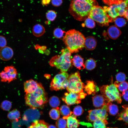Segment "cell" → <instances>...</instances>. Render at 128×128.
I'll use <instances>...</instances> for the list:
<instances>
[{"label": "cell", "instance_id": "30bf717a", "mask_svg": "<svg viewBox=\"0 0 128 128\" xmlns=\"http://www.w3.org/2000/svg\"><path fill=\"white\" fill-rule=\"evenodd\" d=\"M108 105H105L101 108L89 110L88 114L86 117L87 120L91 122H93L99 119L107 120L108 116Z\"/></svg>", "mask_w": 128, "mask_h": 128}, {"label": "cell", "instance_id": "d4e9b609", "mask_svg": "<svg viewBox=\"0 0 128 128\" xmlns=\"http://www.w3.org/2000/svg\"><path fill=\"white\" fill-rule=\"evenodd\" d=\"M119 112L118 106L116 105L112 104L110 102L108 105V112L110 114L114 116L117 114Z\"/></svg>", "mask_w": 128, "mask_h": 128}, {"label": "cell", "instance_id": "44dd1931", "mask_svg": "<svg viewBox=\"0 0 128 128\" xmlns=\"http://www.w3.org/2000/svg\"><path fill=\"white\" fill-rule=\"evenodd\" d=\"M45 30L44 27L39 24H37L33 27L32 32L35 37H39L43 35L44 33Z\"/></svg>", "mask_w": 128, "mask_h": 128}, {"label": "cell", "instance_id": "d590c367", "mask_svg": "<svg viewBox=\"0 0 128 128\" xmlns=\"http://www.w3.org/2000/svg\"><path fill=\"white\" fill-rule=\"evenodd\" d=\"M85 20L84 24L86 27L90 28H93L95 27V23L92 19L88 17Z\"/></svg>", "mask_w": 128, "mask_h": 128}, {"label": "cell", "instance_id": "cb8c5ba5", "mask_svg": "<svg viewBox=\"0 0 128 128\" xmlns=\"http://www.w3.org/2000/svg\"><path fill=\"white\" fill-rule=\"evenodd\" d=\"M59 110L60 114L63 117H68L73 114V112L71 111L69 107L66 105H62Z\"/></svg>", "mask_w": 128, "mask_h": 128}, {"label": "cell", "instance_id": "2e32d148", "mask_svg": "<svg viewBox=\"0 0 128 128\" xmlns=\"http://www.w3.org/2000/svg\"><path fill=\"white\" fill-rule=\"evenodd\" d=\"M86 83L84 89L88 95H94L99 91V88L93 81H87Z\"/></svg>", "mask_w": 128, "mask_h": 128}, {"label": "cell", "instance_id": "f1b7e54d", "mask_svg": "<svg viewBox=\"0 0 128 128\" xmlns=\"http://www.w3.org/2000/svg\"><path fill=\"white\" fill-rule=\"evenodd\" d=\"M59 108H53L49 112V115L51 118L54 120H57L60 116V112Z\"/></svg>", "mask_w": 128, "mask_h": 128}, {"label": "cell", "instance_id": "4dcf8cb0", "mask_svg": "<svg viewBox=\"0 0 128 128\" xmlns=\"http://www.w3.org/2000/svg\"><path fill=\"white\" fill-rule=\"evenodd\" d=\"M117 118L118 120H122L128 125V114L124 110L118 114Z\"/></svg>", "mask_w": 128, "mask_h": 128}, {"label": "cell", "instance_id": "f35d334b", "mask_svg": "<svg viewBox=\"0 0 128 128\" xmlns=\"http://www.w3.org/2000/svg\"><path fill=\"white\" fill-rule=\"evenodd\" d=\"M115 78L117 81L119 82H120L125 81L126 77L124 73L120 72L117 74Z\"/></svg>", "mask_w": 128, "mask_h": 128}, {"label": "cell", "instance_id": "5bb4252c", "mask_svg": "<svg viewBox=\"0 0 128 128\" xmlns=\"http://www.w3.org/2000/svg\"><path fill=\"white\" fill-rule=\"evenodd\" d=\"M40 83L32 79L26 81L24 83V89L26 94L32 93L38 87Z\"/></svg>", "mask_w": 128, "mask_h": 128}, {"label": "cell", "instance_id": "8d00e7d4", "mask_svg": "<svg viewBox=\"0 0 128 128\" xmlns=\"http://www.w3.org/2000/svg\"><path fill=\"white\" fill-rule=\"evenodd\" d=\"M84 110L82 107L79 105L76 106L73 109V114L76 116L81 115L83 113Z\"/></svg>", "mask_w": 128, "mask_h": 128}, {"label": "cell", "instance_id": "3957f363", "mask_svg": "<svg viewBox=\"0 0 128 128\" xmlns=\"http://www.w3.org/2000/svg\"><path fill=\"white\" fill-rule=\"evenodd\" d=\"M26 105L32 109L42 108L47 102V94L40 83L34 92L26 94L24 97Z\"/></svg>", "mask_w": 128, "mask_h": 128}, {"label": "cell", "instance_id": "ee69618b", "mask_svg": "<svg viewBox=\"0 0 128 128\" xmlns=\"http://www.w3.org/2000/svg\"><path fill=\"white\" fill-rule=\"evenodd\" d=\"M50 1L51 0H41V4L43 6H47L50 4Z\"/></svg>", "mask_w": 128, "mask_h": 128}, {"label": "cell", "instance_id": "836d02e7", "mask_svg": "<svg viewBox=\"0 0 128 128\" xmlns=\"http://www.w3.org/2000/svg\"><path fill=\"white\" fill-rule=\"evenodd\" d=\"M46 18L48 20L53 21L56 18L57 14L55 11L50 10L48 11L46 13Z\"/></svg>", "mask_w": 128, "mask_h": 128}, {"label": "cell", "instance_id": "7c38bea8", "mask_svg": "<svg viewBox=\"0 0 128 128\" xmlns=\"http://www.w3.org/2000/svg\"><path fill=\"white\" fill-rule=\"evenodd\" d=\"M62 99L68 105L79 104L81 102L79 94L74 93H65L64 96Z\"/></svg>", "mask_w": 128, "mask_h": 128}, {"label": "cell", "instance_id": "9c48e42d", "mask_svg": "<svg viewBox=\"0 0 128 128\" xmlns=\"http://www.w3.org/2000/svg\"><path fill=\"white\" fill-rule=\"evenodd\" d=\"M128 7V0H123L119 4L112 5L109 7L104 6L103 9L114 20L118 16H124Z\"/></svg>", "mask_w": 128, "mask_h": 128}, {"label": "cell", "instance_id": "277c9868", "mask_svg": "<svg viewBox=\"0 0 128 128\" xmlns=\"http://www.w3.org/2000/svg\"><path fill=\"white\" fill-rule=\"evenodd\" d=\"M71 52L66 48L61 50L60 55L52 57L49 64L51 67L59 69L61 72H66L71 66Z\"/></svg>", "mask_w": 128, "mask_h": 128}, {"label": "cell", "instance_id": "5b68a950", "mask_svg": "<svg viewBox=\"0 0 128 128\" xmlns=\"http://www.w3.org/2000/svg\"><path fill=\"white\" fill-rule=\"evenodd\" d=\"M89 17L102 26H108L114 20L102 7L98 5L92 7Z\"/></svg>", "mask_w": 128, "mask_h": 128}, {"label": "cell", "instance_id": "7dc6e473", "mask_svg": "<svg viewBox=\"0 0 128 128\" xmlns=\"http://www.w3.org/2000/svg\"><path fill=\"white\" fill-rule=\"evenodd\" d=\"M47 128H57L55 125L53 124H50L48 126Z\"/></svg>", "mask_w": 128, "mask_h": 128}, {"label": "cell", "instance_id": "f6af8a7d", "mask_svg": "<svg viewBox=\"0 0 128 128\" xmlns=\"http://www.w3.org/2000/svg\"><path fill=\"white\" fill-rule=\"evenodd\" d=\"M124 16L128 21V7L126 9L125 13Z\"/></svg>", "mask_w": 128, "mask_h": 128}, {"label": "cell", "instance_id": "8992f818", "mask_svg": "<svg viewBox=\"0 0 128 128\" xmlns=\"http://www.w3.org/2000/svg\"><path fill=\"white\" fill-rule=\"evenodd\" d=\"M68 84L66 89L68 92L79 93L83 92L85 84L81 80L78 71L71 74L68 78Z\"/></svg>", "mask_w": 128, "mask_h": 128}, {"label": "cell", "instance_id": "d6986e66", "mask_svg": "<svg viewBox=\"0 0 128 128\" xmlns=\"http://www.w3.org/2000/svg\"><path fill=\"white\" fill-rule=\"evenodd\" d=\"M96 40L94 37L89 36L85 38L84 47L87 50H93L96 48Z\"/></svg>", "mask_w": 128, "mask_h": 128}, {"label": "cell", "instance_id": "e0dca14e", "mask_svg": "<svg viewBox=\"0 0 128 128\" xmlns=\"http://www.w3.org/2000/svg\"><path fill=\"white\" fill-rule=\"evenodd\" d=\"M63 118L66 120L67 128H78L79 126V121L73 114L68 117H63Z\"/></svg>", "mask_w": 128, "mask_h": 128}, {"label": "cell", "instance_id": "6da1fadb", "mask_svg": "<svg viewBox=\"0 0 128 128\" xmlns=\"http://www.w3.org/2000/svg\"><path fill=\"white\" fill-rule=\"evenodd\" d=\"M98 5L96 0H71L69 10L75 19L82 21L89 17L92 7Z\"/></svg>", "mask_w": 128, "mask_h": 128}, {"label": "cell", "instance_id": "ffe728a7", "mask_svg": "<svg viewBox=\"0 0 128 128\" xmlns=\"http://www.w3.org/2000/svg\"><path fill=\"white\" fill-rule=\"evenodd\" d=\"M107 32L110 37L113 39H117L121 33L120 30L117 26L114 25L110 27L108 29Z\"/></svg>", "mask_w": 128, "mask_h": 128}, {"label": "cell", "instance_id": "484cf974", "mask_svg": "<svg viewBox=\"0 0 128 128\" xmlns=\"http://www.w3.org/2000/svg\"><path fill=\"white\" fill-rule=\"evenodd\" d=\"M96 61L92 58L87 59L84 64L85 68L88 70H91L94 69L96 66Z\"/></svg>", "mask_w": 128, "mask_h": 128}, {"label": "cell", "instance_id": "7402d4cb", "mask_svg": "<svg viewBox=\"0 0 128 128\" xmlns=\"http://www.w3.org/2000/svg\"><path fill=\"white\" fill-rule=\"evenodd\" d=\"M20 112L17 109H14L8 113L7 117L11 121L17 122L20 118Z\"/></svg>", "mask_w": 128, "mask_h": 128}, {"label": "cell", "instance_id": "ab89813d", "mask_svg": "<svg viewBox=\"0 0 128 128\" xmlns=\"http://www.w3.org/2000/svg\"><path fill=\"white\" fill-rule=\"evenodd\" d=\"M123 0H102L105 4L109 5L121 3Z\"/></svg>", "mask_w": 128, "mask_h": 128}, {"label": "cell", "instance_id": "9a60e30c", "mask_svg": "<svg viewBox=\"0 0 128 128\" xmlns=\"http://www.w3.org/2000/svg\"><path fill=\"white\" fill-rule=\"evenodd\" d=\"M14 52L12 49L5 46L0 49V58L2 60L7 61L10 60L13 56Z\"/></svg>", "mask_w": 128, "mask_h": 128}, {"label": "cell", "instance_id": "ac0fdd59", "mask_svg": "<svg viewBox=\"0 0 128 128\" xmlns=\"http://www.w3.org/2000/svg\"><path fill=\"white\" fill-rule=\"evenodd\" d=\"M71 63L78 69H83L85 68L83 59L79 55H75L73 56L71 59Z\"/></svg>", "mask_w": 128, "mask_h": 128}, {"label": "cell", "instance_id": "7a4b0ae2", "mask_svg": "<svg viewBox=\"0 0 128 128\" xmlns=\"http://www.w3.org/2000/svg\"><path fill=\"white\" fill-rule=\"evenodd\" d=\"M85 39L81 32L73 29L66 32L63 40L71 53H76L84 47Z\"/></svg>", "mask_w": 128, "mask_h": 128}, {"label": "cell", "instance_id": "52a82bcc", "mask_svg": "<svg viewBox=\"0 0 128 128\" xmlns=\"http://www.w3.org/2000/svg\"><path fill=\"white\" fill-rule=\"evenodd\" d=\"M100 89L102 95L106 96L111 102L116 101L118 103H121V95L114 84L103 85Z\"/></svg>", "mask_w": 128, "mask_h": 128}, {"label": "cell", "instance_id": "bcb514c9", "mask_svg": "<svg viewBox=\"0 0 128 128\" xmlns=\"http://www.w3.org/2000/svg\"><path fill=\"white\" fill-rule=\"evenodd\" d=\"M123 107L126 113L128 114V105H124Z\"/></svg>", "mask_w": 128, "mask_h": 128}, {"label": "cell", "instance_id": "b9f144b4", "mask_svg": "<svg viewBox=\"0 0 128 128\" xmlns=\"http://www.w3.org/2000/svg\"><path fill=\"white\" fill-rule=\"evenodd\" d=\"M51 1L52 5L56 7L60 6L63 2L62 0H51Z\"/></svg>", "mask_w": 128, "mask_h": 128}, {"label": "cell", "instance_id": "8fae6325", "mask_svg": "<svg viewBox=\"0 0 128 128\" xmlns=\"http://www.w3.org/2000/svg\"><path fill=\"white\" fill-rule=\"evenodd\" d=\"M17 69L14 66H6L0 73L1 81L10 83L17 79Z\"/></svg>", "mask_w": 128, "mask_h": 128}, {"label": "cell", "instance_id": "4fadbf2b", "mask_svg": "<svg viewBox=\"0 0 128 128\" xmlns=\"http://www.w3.org/2000/svg\"><path fill=\"white\" fill-rule=\"evenodd\" d=\"M94 106L98 108H101L111 102L105 96L103 95H96L92 97Z\"/></svg>", "mask_w": 128, "mask_h": 128}, {"label": "cell", "instance_id": "1f68e13d", "mask_svg": "<svg viewBox=\"0 0 128 128\" xmlns=\"http://www.w3.org/2000/svg\"><path fill=\"white\" fill-rule=\"evenodd\" d=\"M12 103L11 101L8 100L3 101L0 105L1 108L3 110L6 111L9 110L11 108Z\"/></svg>", "mask_w": 128, "mask_h": 128}, {"label": "cell", "instance_id": "d6a6232c", "mask_svg": "<svg viewBox=\"0 0 128 128\" xmlns=\"http://www.w3.org/2000/svg\"><path fill=\"white\" fill-rule=\"evenodd\" d=\"M114 21L115 26L119 27H123L126 24L125 19L121 17H116L114 19Z\"/></svg>", "mask_w": 128, "mask_h": 128}, {"label": "cell", "instance_id": "7bdbcfd3", "mask_svg": "<svg viewBox=\"0 0 128 128\" xmlns=\"http://www.w3.org/2000/svg\"><path fill=\"white\" fill-rule=\"evenodd\" d=\"M122 96L125 101H128V90L122 92Z\"/></svg>", "mask_w": 128, "mask_h": 128}, {"label": "cell", "instance_id": "4316f807", "mask_svg": "<svg viewBox=\"0 0 128 128\" xmlns=\"http://www.w3.org/2000/svg\"><path fill=\"white\" fill-rule=\"evenodd\" d=\"M114 84L118 90L122 92L128 90V83L125 81L119 82L116 81Z\"/></svg>", "mask_w": 128, "mask_h": 128}, {"label": "cell", "instance_id": "74e56055", "mask_svg": "<svg viewBox=\"0 0 128 128\" xmlns=\"http://www.w3.org/2000/svg\"><path fill=\"white\" fill-rule=\"evenodd\" d=\"M64 32H65L61 28H56L54 31V36L56 38L60 39L63 37Z\"/></svg>", "mask_w": 128, "mask_h": 128}, {"label": "cell", "instance_id": "83f0119b", "mask_svg": "<svg viewBox=\"0 0 128 128\" xmlns=\"http://www.w3.org/2000/svg\"><path fill=\"white\" fill-rule=\"evenodd\" d=\"M49 103L50 106L53 108L58 107L60 104V101L58 97L55 96H51L49 100Z\"/></svg>", "mask_w": 128, "mask_h": 128}, {"label": "cell", "instance_id": "60d3db41", "mask_svg": "<svg viewBox=\"0 0 128 128\" xmlns=\"http://www.w3.org/2000/svg\"><path fill=\"white\" fill-rule=\"evenodd\" d=\"M7 44V41L5 37L0 36V47L1 48L6 46Z\"/></svg>", "mask_w": 128, "mask_h": 128}, {"label": "cell", "instance_id": "f546056e", "mask_svg": "<svg viewBox=\"0 0 128 128\" xmlns=\"http://www.w3.org/2000/svg\"><path fill=\"white\" fill-rule=\"evenodd\" d=\"M108 123L107 120L97 119L93 123V128H106V125Z\"/></svg>", "mask_w": 128, "mask_h": 128}, {"label": "cell", "instance_id": "603a6c76", "mask_svg": "<svg viewBox=\"0 0 128 128\" xmlns=\"http://www.w3.org/2000/svg\"><path fill=\"white\" fill-rule=\"evenodd\" d=\"M49 124L43 120H36L27 128H47Z\"/></svg>", "mask_w": 128, "mask_h": 128}, {"label": "cell", "instance_id": "ba28073f", "mask_svg": "<svg viewBox=\"0 0 128 128\" xmlns=\"http://www.w3.org/2000/svg\"><path fill=\"white\" fill-rule=\"evenodd\" d=\"M69 76L66 72H61L56 74L51 81L50 89L51 91H57L66 88L68 85Z\"/></svg>", "mask_w": 128, "mask_h": 128}, {"label": "cell", "instance_id": "e575fe53", "mask_svg": "<svg viewBox=\"0 0 128 128\" xmlns=\"http://www.w3.org/2000/svg\"><path fill=\"white\" fill-rule=\"evenodd\" d=\"M56 125L57 128H66L67 121L62 118H59L56 121Z\"/></svg>", "mask_w": 128, "mask_h": 128}]
</instances>
